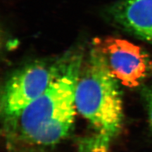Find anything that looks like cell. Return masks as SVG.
<instances>
[{
    "label": "cell",
    "mask_w": 152,
    "mask_h": 152,
    "mask_svg": "<svg viewBox=\"0 0 152 152\" xmlns=\"http://www.w3.org/2000/svg\"><path fill=\"white\" fill-rule=\"evenodd\" d=\"M83 61L79 53L66 54L45 93L15 119L4 124V134L12 147L52 146L69 135L77 110L75 89Z\"/></svg>",
    "instance_id": "cell-1"
},
{
    "label": "cell",
    "mask_w": 152,
    "mask_h": 152,
    "mask_svg": "<svg viewBox=\"0 0 152 152\" xmlns=\"http://www.w3.org/2000/svg\"><path fill=\"white\" fill-rule=\"evenodd\" d=\"M93 46L100 52L112 74L125 86H138L150 70V60L146 51L127 40L97 38Z\"/></svg>",
    "instance_id": "cell-4"
},
{
    "label": "cell",
    "mask_w": 152,
    "mask_h": 152,
    "mask_svg": "<svg viewBox=\"0 0 152 152\" xmlns=\"http://www.w3.org/2000/svg\"><path fill=\"white\" fill-rule=\"evenodd\" d=\"M118 81L93 46L83 61L75 89L76 110L93 131L80 141L82 152H107L121 132L124 111Z\"/></svg>",
    "instance_id": "cell-2"
},
{
    "label": "cell",
    "mask_w": 152,
    "mask_h": 152,
    "mask_svg": "<svg viewBox=\"0 0 152 152\" xmlns=\"http://www.w3.org/2000/svg\"><path fill=\"white\" fill-rule=\"evenodd\" d=\"M144 98L147 108L149 124L152 131V86L145 90Z\"/></svg>",
    "instance_id": "cell-6"
},
{
    "label": "cell",
    "mask_w": 152,
    "mask_h": 152,
    "mask_svg": "<svg viewBox=\"0 0 152 152\" xmlns=\"http://www.w3.org/2000/svg\"><path fill=\"white\" fill-rule=\"evenodd\" d=\"M65 58V55L57 59L32 61L11 75L1 94V112L4 124L15 119L45 93L58 74Z\"/></svg>",
    "instance_id": "cell-3"
},
{
    "label": "cell",
    "mask_w": 152,
    "mask_h": 152,
    "mask_svg": "<svg viewBox=\"0 0 152 152\" xmlns=\"http://www.w3.org/2000/svg\"><path fill=\"white\" fill-rule=\"evenodd\" d=\"M107 15L117 26L152 44V0H120Z\"/></svg>",
    "instance_id": "cell-5"
},
{
    "label": "cell",
    "mask_w": 152,
    "mask_h": 152,
    "mask_svg": "<svg viewBox=\"0 0 152 152\" xmlns=\"http://www.w3.org/2000/svg\"><path fill=\"white\" fill-rule=\"evenodd\" d=\"M17 152H44V151H42L41 150H37L35 149L23 148H18L17 150Z\"/></svg>",
    "instance_id": "cell-7"
}]
</instances>
